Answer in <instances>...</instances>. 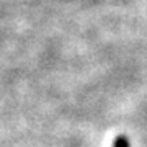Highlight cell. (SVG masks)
Returning a JSON list of instances; mask_svg holds the SVG:
<instances>
[{
    "mask_svg": "<svg viewBox=\"0 0 147 147\" xmlns=\"http://www.w3.org/2000/svg\"><path fill=\"white\" fill-rule=\"evenodd\" d=\"M113 147H129V139H127L126 136L116 137V141H115V144H113Z\"/></svg>",
    "mask_w": 147,
    "mask_h": 147,
    "instance_id": "1",
    "label": "cell"
}]
</instances>
